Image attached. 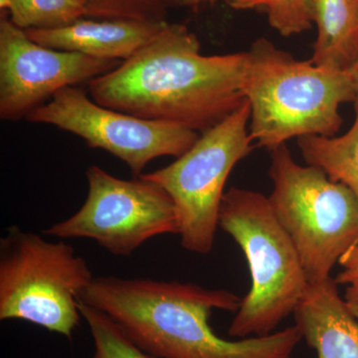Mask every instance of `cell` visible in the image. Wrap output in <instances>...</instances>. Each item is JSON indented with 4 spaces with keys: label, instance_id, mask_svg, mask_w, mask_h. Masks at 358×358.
Wrapping results in <instances>:
<instances>
[{
    "label": "cell",
    "instance_id": "30bf717a",
    "mask_svg": "<svg viewBox=\"0 0 358 358\" xmlns=\"http://www.w3.org/2000/svg\"><path fill=\"white\" fill-rule=\"evenodd\" d=\"M121 63L42 46L4 13L0 20V117L23 119L61 90L89 83Z\"/></svg>",
    "mask_w": 358,
    "mask_h": 358
},
{
    "label": "cell",
    "instance_id": "7c38bea8",
    "mask_svg": "<svg viewBox=\"0 0 358 358\" xmlns=\"http://www.w3.org/2000/svg\"><path fill=\"white\" fill-rule=\"evenodd\" d=\"M333 278L308 282L294 310L303 339L319 358H358V320Z\"/></svg>",
    "mask_w": 358,
    "mask_h": 358
},
{
    "label": "cell",
    "instance_id": "7402d4cb",
    "mask_svg": "<svg viewBox=\"0 0 358 358\" xmlns=\"http://www.w3.org/2000/svg\"><path fill=\"white\" fill-rule=\"evenodd\" d=\"M348 305L350 312H352V315L358 320V301H355V303H348Z\"/></svg>",
    "mask_w": 358,
    "mask_h": 358
},
{
    "label": "cell",
    "instance_id": "52a82bcc",
    "mask_svg": "<svg viewBox=\"0 0 358 358\" xmlns=\"http://www.w3.org/2000/svg\"><path fill=\"white\" fill-rule=\"evenodd\" d=\"M250 113L245 100L223 121L200 134L196 143L171 164L141 174L171 195L178 212L181 246L187 251L206 255L213 248L227 179L254 148Z\"/></svg>",
    "mask_w": 358,
    "mask_h": 358
},
{
    "label": "cell",
    "instance_id": "8992f818",
    "mask_svg": "<svg viewBox=\"0 0 358 358\" xmlns=\"http://www.w3.org/2000/svg\"><path fill=\"white\" fill-rule=\"evenodd\" d=\"M94 277L64 241H47L17 225L0 240V320H20L71 338L80 298Z\"/></svg>",
    "mask_w": 358,
    "mask_h": 358
},
{
    "label": "cell",
    "instance_id": "ba28073f",
    "mask_svg": "<svg viewBox=\"0 0 358 358\" xmlns=\"http://www.w3.org/2000/svg\"><path fill=\"white\" fill-rule=\"evenodd\" d=\"M89 192L83 206L43 234L60 239L86 238L115 256H131L152 238L178 234L171 195L159 183L138 176L115 178L98 166L86 171Z\"/></svg>",
    "mask_w": 358,
    "mask_h": 358
},
{
    "label": "cell",
    "instance_id": "3957f363",
    "mask_svg": "<svg viewBox=\"0 0 358 358\" xmlns=\"http://www.w3.org/2000/svg\"><path fill=\"white\" fill-rule=\"evenodd\" d=\"M248 54L244 93L257 147L271 152L291 138L338 133L339 108L358 96L348 71L296 60L265 38L257 39Z\"/></svg>",
    "mask_w": 358,
    "mask_h": 358
},
{
    "label": "cell",
    "instance_id": "ffe728a7",
    "mask_svg": "<svg viewBox=\"0 0 358 358\" xmlns=\"http://www.w3.org/2000/svg\"><path fill=\"white\" fill-rule=\"evenodd\" d=\"M223 1L227 3L228 6L237 9L241 0H179L178 6L187 7V8L196 9L203 4L215 3V2Z\"/></svg>",
    "mask_w": 358,
    "mask_h": 358
},
{
    "label": "cell",
    "instance_id": "7a4b0ae2",
    "mask_svg": "<svg viewBox=\"0 0 358 358\" xmlns=\"http://www.w3.org/2000/svg\"><path fill=\"white\" fill-rule=\"evenodd\" d=\"M242 299L225 289L150 279L96 277L80 301L102 310L141 350L157 358H293L296 326L241 341L221 338L212 310L237 312Z\"/></svg>",
    "mask_w": 358,
    "mask_h": 358
},
{
    "label": "cell",
    "instance_id": "d6986e66",
    "mask_svg": "<svg viewBox=\"0 0 358 358\" xmlns=\"http://www.w3.org/2000/svg\"><path fill=\"white\" fill-rule=\"evenodd\" d=\"M343 271L336 277L338 285L346 286V303L358 301V244L348 250L338 262Z\"/></svg>",
    "mask_w": 358,
    "mask_h": 358
},
{
    "label": "cell",
    "instance_id": "44dd1931",
    "mask_svg": "<svg viewBox=\"0 0 358 358\" xmlns=\"http://www.w3.org/2000/svg\"><path fill=\"white\" fill-rule=\"evenodd\" d=\"M348 73H350V76L352 78V83L355 85V88L357 90L358 95V57L355 62L353 63L352 67L348 69Z\"/></svg>",
    "mask_w": 358,
    "mask_h": 358
},
{
    "label": "cell",
    "instance_id": "277c9868",
    "mask_svg": "<svg viewBox=\"0 0 358 358\" xmlns=\"http://www.w3.org/2000/svg\"><path fill=\"white\" fill-rule=\"evenodd\" d=\"M218 227L243 251L251 289L228 334L246 338L272 334L294 313L308 281L298 251L262 193L231 187L224 194Z\"/></svg>",
    "mask_w": 358,
    "mask_h": 358
},
{
    "label": "cell",
    "instance_id": "e0dca14e",
    "mask_svg": "<svg viewBox=\"0 0 358 358\" xmlns=\"http://www.w3.org/2000/svg\"><path fill=\"white\" fill-rule=\"evenodd\" d=\"M179 0H86L87 18L166 22Z\"/></svg>",
    "mask_w": 358,
    "mask_h": 358
},
{
    "label": "cell",
    "instance_id": "5bb4252c",
    "mask_svg": "<svg viewBox=\"0 0 358 358\" xmlns=\"http://www.w3.org/2000/svg\"><path fill=\"white\" fill-rule=\"evenodd\" d=\"M355 121L343 136H308L298 138V147L308 166L319 167L334 182L348 186L358 199V96Z\"/></svg>",
    "mask_w": 358,
    "mask_h": 358
},
{
    "label": "cell",
    "instance_id": "2e32d148",
    "mask_svg": "<svg viewBox=\"0 0 358 358\" xmlns=\"http://www.w3.org/2000/svg\"><path fill=\"white\" fill-rule=\"evenodd\" d=\"M79 308L95 345V352L91 358H157L141 350L102 310L82 301Z\"/></svg>",
    "mask_w": 358,
    "mask_h": 358
},
{
    "label": "cell",
    "instance_id": "4fadbf2b",
    "mask_svg": "<svg viewBox=\"0 0 358 358\" xmlns=\"http://www.w3.org/2000/svg\"><path fill=\"white\" fill-rule=\"evenodd\" d=\"M317 28L313 64L348 71L358 57V0H310Z\"/></svg>",
    "mask_w": 358,
    "mask_h": 358
},
{
    "label": "cell",
    "instance_id": "5b68a950",
    "mask_svg": "<svg viewBox=\"0 0 358 358\" xmlns=\"http://www.w3.org/2000/svg\"><path fill=\"white\" fill-rule=\"evenodd\" d=\"M268 197L291 238L308 282L331 278L334 265L358 244V199L319 167L300 166L288 145L271 150Z\"/></svg>",
    "mask_w": 358,
    "mask_h": 358
},
{
    "label": "cell",
    "instance_id": "8fae6325",
    "mask_svg": "<svg viewBox=\"0 0 358 358\" xmlns=\"http://www.w3.org/2000/svg\"><path fill=\"white\" fill-rule=\"evenodd\" d=\"M166 22L82 18L64 27L25 31L48 48L122 62L154 38Z\"/></svg>",
    "mask_w": 358,
    "mask_h": 358
},
{
    "label": "cell",
    "instance_id": "9a60e30c",
    "mask_svg": "<svg viewBox=\"0 0 358 358\" xmlns=\"http://www.w3.org/2000/svg\"><path fill=\"white\" fill-rule=\"evenodd\" d=\"M0 9L23 30L64 27L88 13L86 0H0Z\"/></svg>",
    "mask_w": 358,
    "mask_h": 358
},
{
    "label": "cell",
    "instance_id": "9c48e42d",
    "mask_svg": "<svg viewBox=\"0 0 358 358\" xmlns=\"http://www.w3.org/2000/svg\"><path fill=\"white\" fill-rule=\"evenodd\" d=\"M79 136L124 162L136 178L152 160L179 157L199 140L197 131L173 124L141 119L99 105L76 86L67 87L26 117Z\"/></svg>",
    "mask_w": 358,
    "mask_h": 358
},
{
    "label": "cell",
    "instance_id": "6da1fadb",
    "mask_svg": "<svg viewBox=\"0 0 358 358\" xmlns=\"http://www.w3.org/2000/svg\"><path fill=\"white\" fill-rule=\"evenodd\" d=\"M200 49L185 25L166 22L134 56L91 80L89 95L103 107L203 134L246 100L249 54Z\"/></svg>",
    "mask_w": 358,
    "mask_h": 358
},
{
    "label": "cell",
    "instance_id": "ac0fdd59",
    "mask_svg": "<svg viewBox=\"0 0 358 358\" xmlns=\"http://www.w3.org/2000/svg\"><path fill=\"white\" fill-rule=\"evenodd\" d=\"M265 8L270 25L289 37L312 29L310 0H241L237 9Z\"/></svg>",
    "mask_w": 358,
    "mask_h": 358
}]
</instances>
